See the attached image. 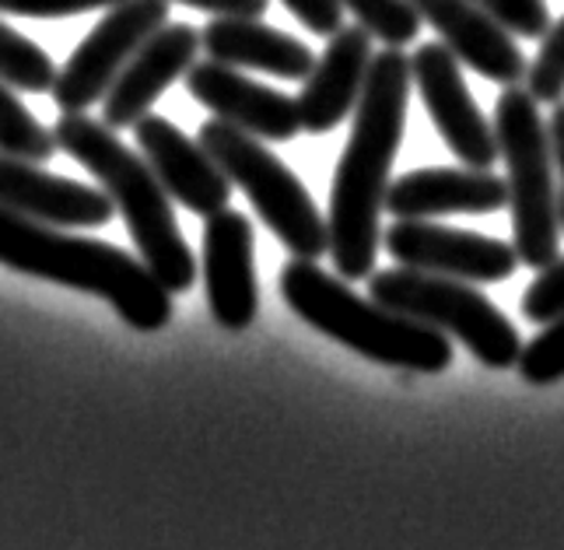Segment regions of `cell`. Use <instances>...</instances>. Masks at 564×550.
I'll return each instance as SVG.
<instances>
[{"label":"cell","instance_id":"cb8c5ba5","mask_svg":"<svg viewBox=\"0 0 564 550\" xmlns=\"http://www.w3.org/2000/svg\"><path fill=\"white\" fill-rule=\"evenodd\" d=\"M527 82L536 103L557 106L564 98V18L543 32V43L536 61L527 71Z\"/></svg>","mask_w":564,"mask_h":550},{"label":"cell","instance_id":"5bb4252c","mask_svg":"<svg viewBox=\"0 0 564 550\" xmlns=\"http://www.w3.org/2000/svg\"><path fill=\"white\" fill-rule=\"evenodd\" d=\"M0 207L56 228H102L112 222V196L106 190L64 180L39 162L0 151Z\"/></svg>","mask_w":564,"mask_h":550},{"label":"cell","instance_id":"7c38bea8","mask_svg":"<svg viewBox=\"0 0 564 550\" xmlns=\"http://www.w3.org/2000/svg\"><path fill=\"white\" fill-rule=\"evenodd\" d=\"M186 91L210 109L218 120L252 133L257 141H295L302 133L299 98H288L252 77H242L236 67L221 61L193 64L186 71Z\"/></svg>","mask_w":564,"mask_h":550},{"label":"cell","instance_id":"603a6c76","mask_svg":"<svg viewBox=\"0 0 564 550\" xmlns=\"http://www.w3.org/2000/svg\"><path fill=\"white\" fill-rule=\"evenodd\" d=\"M522 382L530 386H554L564 379V312L540 330L530 344H522V355L516 362Z\"/></svg>","mask_w":564,"mask_h":550},{"label":"cell","instance_id":"ffe728a7","mask_svg":"<svg viewBox=\"0 0 564 550\" xmlns=\"http://www.w3.org/2000/svg\"><path fill=\"white\" fill-rule=\"evenodd\" d=\"M0 82L32 95L53 91L56 82V64L50 61V53L4 22H0Z\"/></svg>","mask_w":564,"mask_h":550},{"label":"cell","instance_id":"8fae6325","mask_svg":"<svg viewBox=\"0 0 564 550\" xmlns=\"http://www.w3.org/2000/svg\"><path fill=\"white\" fill-rule=\"evenodd\" d=\"M252 225L239 211H218L204 225V291L221 330H249L260 312Z\"/></svg>","mask_w":564,"mask_h":550},{"label":"cell","instance_id":"7402d4cb","mask_svg":"<svg viewBox=\"0 0 564 550\" xmlns=\"http://www.w3.org/2000/svg\"><path fill=\"white\" fill-rule=\"evenodd\" d=\"M344 8L386 46H411L421 32V14L411 0H344Z\"/></svg>","mask_w":564,"mask_h":550},{"label":"cell","instance_id":"44dd1931","mask_svg":"<svg viewBox=\"0 0 564 550\" xmlns=\"http://www.w3.org/2000/svg\"><path fill=\"white\" fill-rule=\"evenodd\" d=\"M0 151L25 162H50L56 151V133L39 123L4 82H0Z\"/></svg>","mask_w":564,"mask_h":550},{"label":"cell","instance_id":"4fadbf2b","mask_svg":"<svg viewBox=\"0 0 564 550\" xmlns=\"http://www.w3.org/2000/svg\"><path fill=\"white\" fill-rule=\"evenodd\" d=\"M133 130H138L141 154L172 201H180L186 211L200 214V218H210V214L228 207L231 180L204 151L200 141H193L172 120L154 112L141 116Z\"/></svg>","mask_w":564,"mask_h":550},{"label":"cell","instance_id":"ba28073f","mask_svg":"<svg viewBox=\"0 0 564 550\" xmlns=\"http://www.w3.org/2000/svg\"><path fill=\"white\" fill-rule=\"evenodd\" d=\"M165 22L169 0H120V4H112L102 22L82 39V46L70 53V61L56 71L53 103L64 112H88V106L106 98L120 71L130 64V56L154 32L165 29Z\"/></svg>","mask_w":564,"mask_h":550},{"label":"cell","instance_id":"f546056e","mask_svg":"<svg viewBox=\"0 0 564 550\" xmlns=\"http://www.w3.org/2000/svg\"><path fill=\"white\" fill-rule=\"evenodd\" d=\"M547 137H551V154H554V165H557V175H561V186H557V211H561V228H564V98L554 106Z\"/></svg>","mask_w":564,"mask_h":550},{"label":"cell","instance_id":"8992f818","mask_svg":"<svg viewBox=\"0 0 564 550\" xmlns=\"http://www.w3.org/2000/svg\"><path fill=\"white\" fill-rule=\"evenodd\" d=\"M200 144L221 165L231 186L249 196L260 222L278 235L291 257L319 260L323 252H329V228L316 201L299 175L274 151L263 148V141L214 116L200 127Z\"/></svg>","mask_w":564,"mask_h":550},{"label":"cell","instance_id":"9c48e42d","mask_svg":"<svg viewBox=\"0 0 564 550\" xmlns=\"http://www.w3.org/2000/svg\"><path fill=\"white\" fill-rule=\"evenodd\" d=\"M389 257L397 267H411L442 278L470 281V284H498L512 278L519 267L516 246L491 239V235L445 228L435 222H393L382 235Z\"/></svg>","mask_w":564,"mask_h":550},{"label":"cell","instance_id":"5b68a950","mask_svg":"<svg viewBox=\"0 0 564 550\" xmlns=\"http://www.w3.org/2000/svg\"><path fill=\"white\" fill-rule=\"evenodd\" d=\"M498 154L509 169V207L519 263L543 270L557 260L561 249V211L554 186V154L551 137L540 120L536 98L530 88L509 85L495 109Z\"/></svg>","mask_w":564,"mask_h":550},{"label":"cell","instance_id":"30bf717a","mask_svg":"<svg viewBox=\"0 0 564 550\" xmlns=\"http://www.w3.org/2000/svg\"><path fill=\"white\" fill-rule=\"evenodd\" d=\"M414 85L424 98V109L449 148L466 169H491L498 154V137L477 109L470 88L463 82L459 61L445 43H424L411 56Z\"/></svg>","mask_w":564,"mask_h":550},{"label":"cell","instance_id":"6da1fadb","mask_svg":"<svg viewBox=\"0 0 564 550\" xmlns=\"http://www.w3.org/2000/svg\"><path fill=\"white\" fill-rule=\"evenodd\" d=\"M411 56L400 46H389L372 56L365 77V91L355 106V127L329 190V257L344 281L372 278L386 211L389 169L397 162L411 103Z\"/></svg>","mask_w":564,"mask_h":550},{"label":"cell","instance_id":"7a4b0ae2","mask_svg":"<svg viewBox=\"0 0 564 550\" xmlns=\"http://www.w3.org/2000/svg\"><path fill=\"white\" fill-rule=\"evenodd\" d=\"M0 263L39 281L99 294L141 333H154L172 320V291L144 260L109 242L22 218L8 207H0Z\"/></svg>","mask_w":564,"mask_h":550},{"label":"cell","instance_id":"ac0fdd59","mask_svg":"<svg viewBox=\"0 0 564 550\" xmlns=\"http://www.w3.org/2000/svg\"><path fill=\"white\" fill-rule=\"evenodd\" d=\"M509 204V183L491 169H417L389 186L386 211L397 222H424L438 214H495Z\"/></svg>","mask_w":564,"mask_h":550},{"label":"cell","instance_id":"e0dca14e","mask_svg":"<svg viewBox=\"0 0 564 550\" xmlns=\"http://www.w3.org/2000/svg\"><path fill=\"white\" fill-rule=\"evenodd\" d=\"M372 35L361 25H344L329 35L313 74L305 77L299 95V116L305 133H329L355 112L372 67Z\"/></svg>","mask_w":564,"mask_h":550},{"label":"cell","instance_id":"d6986e66","mask_svg":"<svg viewBox=\"0 0 564 550\" xmlns=\"http://www.w3.org/2000/svg\"><path fill=\"white\" fill-rule=\"evenodd\" d=\"M200 43L210 53V61L246 71H267L284 77V82H305L316 67V56L302 39L270 29L257 18H214L200 32Z\"/></svg>","mask_w":564,"mask_h":550},{"label":"cell","instance_id":"52a82bcc","mask_svg":"<svg viewBox=\"0 0 564 550\" xmlns=\"http://www.w3.org/2000/svg\"><path fill=\"white\" fill-rule=\"evenodd\" d=\"M368 299L403 312L417 323L456 337L470 355L488 368H512L522 355L519 330L501 316V309L477 291L470 281L442 278L411 267L379 270L368 278Z\"/></svg>","mask_w":564,"mask_h":550},{"label":"cell","instance_id":"f1b7e54d","mask_svg":"<svg viewBox=\"0 0 564 550\" xmlns=\"http://www.w3.org/2000/svg\"><path fill=\"white\" fill-rule=\"evenodd\" d=\"M176 4L207 11L214 18H263L270 0H176Z\"/></svg>","mask_w":564,"mask_h":550},{"label":"cell","instance_id":"83f0119b","mask_svg":"<svg viewBox=\"0 0 564 550\" xmlns=\"http://www.w3.org/2000/svg\"><path fill=\"white\" fill-rule=\"evenodd\" d=\"M313 35H334L344 29V0H281Z\"/></svg>","mask_w":564,"mask_h":550},{"label":"cell","instance_id":"d4e9b609","mask_svg":"<svg viewBox=\"0 0 564 550\" xmlns=\"http://www.w3.org/2000/svg\"><path fill=\"white\" fill-rule=\"evenodd\" d=\"M564 312V257L547 263L522 294V316L530 323H551Z\"/></svg>","mask_w":564,"mask_h":550},{"label":"cell","instance_id":"484cf974","mask_svg":"<svg viewBox=\"0 0 564 550\" xmlns=\"http://www.w3.org/2000/svg\"><path fill=\"white\" fill-rule=\"evenodd\" d=\"M477 4L522 39H543V32L551 29L547 0H477Z\"/></svg>","mask_w":564,"mask_h":550},{"label":"cell","instance_id":"3957f363","mask_svg":"<svg viewBox=\"0 0 564 550\" xmlns=\"http://www.w3.org/2000/svg\"><path fill=\"white\" fill-rule=\"evenodd\" d=\"M56 148L85 165L123 214L130 239L141 260L172 294H183L197 281V260L183 239V228L172 214V196L159 183L148 159L133 154L112 127L91 120L88 112H64L53 127Z\"/></svg>","mask_w":564,"mask_h":550},{"label":"cell","instance_id":"2e32d148","mask_svg":"<svg viewBox=\"0 0 564 550\" xmlns=\"http://www.w3.org/2000/svg\"><path fill=\"white\" fill-rule=\"evenodd\" d=\"M200 32L193 25H165L130 56L112 88L102 98V123L112 130L133 127L151 112L162 91L172 88L193 67L200 53Z\"/></svg>","mask_w":564,"mask_h":550},{"label":"cell","instance_id":"277c9868","mask_svg":"<svg viewBox=\"0 0 564 550\" xmlns=\"http://www.w3.org/2000/svg\"><path fill=\"white\" fill-rule=\"evenodd\" d=\"M281 294L299 320L376 365L417 376H438L453 365V341L442 330L361 299L316 260H291L281 270Z\"/></svg>","mask_w":564,"mask_h":550},{"label":"cell","instance_id":"4316f807","mask_svg":"<svg viewBox=\"0 0 564 550\" xmlns=\"http://www.w3.org/2000/svg\"><path fill=\"white\" fill-rule=\"evenodd\" d=\"M120 0H0V14H22V18H70L88 14L99 8H112Z\"/></svg>","mask_w":564,"mask_h":550},{"label":"cell","instance_id":"9a60e30c","mask_svg":"<svg viewBox=\"0 0 564 550\" xmlns=\"http://www.w3.org/2000/svg\"><path fill=\"white\" fill-rule=\"evenodd\" d=\"M421 22L432 25L459 64L477 71L495 85H519L527 77V56L516 46L512 32L477 0H411Z\"/></svg>","mask_w":564,"mask_h":550}]
</instances>
